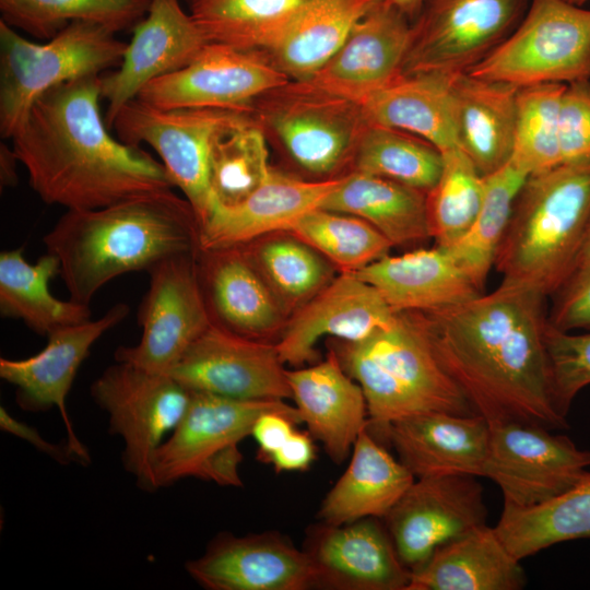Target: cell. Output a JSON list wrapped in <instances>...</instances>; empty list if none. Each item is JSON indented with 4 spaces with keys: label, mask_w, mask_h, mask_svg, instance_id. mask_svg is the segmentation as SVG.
I'll list each match as a JSON object with an SVG mask.
<instances>
[{
    "label": "cell",
    "mask_w": 590,
    "mask_h": 590,
    "mask_svg": "<svg viewBox=\"0 0 590 590\" xmlns=\"http://www.w3.org/2000/svg\"><path fill=\"white\" fill-rule=\"evenodd\" d=\"M397 315L373 285L342 272L298 308L275 347L284 365L302 367L317 361L321 338L361 341L390 326Z\"/></svg>",
    "instance_id": "cell-23"
},
{
    "label": "cell",
    "mask_w": 590,
    "mask_h": 590,
    "mask_svg": "<svg viewBox=\"0 0 590 590\" xmlns=\"http://www.w3.org/2000/svg\"><path fill=\"white\" fill-rule=\"evenodd\" d=\"M101 99V74L62 83L35 101L11 138L30 186L47 204L92 210L173 189L161 162L111 137Z\"/></svg>",
    "instance_id": "cell-2"
},
{
    "label": "cell",
    "mask_w": 590,
    "mask_h": 590,
    "mask_svg": "<svg viewBox=\"0 0 590 590\" xmlns=\"http://www.w3.org/2000/svg\"><path fill=\"white\" fill-rule=\"evenodd\" d=\"M152 0H0L1 21L49 40L73 21L102 25L114 33L133 30Z\"/></svg>",
    "instance_id": "cell-38"
},
{
    "label": "cell",
    "mask_w": 590,
    "mask_h": 590,
    "mask_svg": "<svg viewBox=\"0 0 590 590\" xmlns=\"http://www.w3.org/2000/svg\"><path fill=\"white\" fill-rule=\"evenodd\" d=\"M288 81L262 50L209 43L189 64L153 80L137 98L164 109L252 113L261 95Z\"/></svg>",
    "instance_id": "cell-15"
},
{
    "label": "cell",
    "mask_w": 590,
    "mask_h": 590,
    "mask_svg": "<svg viewBox=\"0 0 590 590\" xmlns=\"http://www.w3.org/2000/svg\"><path fill=\"white\" fill-rule=\"evenodd\" d=\"M252 114L298 167L326 179L352 165L369 126L361 104L306 81L290 80L264 93Z\"/></svg>",
    "instance_id": "cell-7"
},
{
    "label": "cell",
    "mask_w": 590,
    "mask_h": 590,
    "mask_svg": "<svg viewBox=\"0 0 590 590\" xmlns=\"http://www.w3.org/2000/svg\"><path fill=\"white\" fill-rule=\"evenodd\" d=\"M185 569L206 590H307L316 582L306 552L279 532L219 533Z\"/></svg>",
    "instance_id": "cell-19"
},
{
    "label": "cell",
    "mask_w": 590,
    "mask_h": 590,
    "mask_svg": "<svg viewBox=\"0 0 590 590\" xmlns=\"http://www.w3.org/2000/svg\"><path fill=\"white\" fill-rule=\"evenodd\" d=\"M468 73L518 87L590 79V9L530 0L515 30Z\"/></svg>",
    "instance_id": "cell-9"
},
{
    "label": "cell",
    "mask_w": 590,
    "mask_h": 590,
    "mask_svg": "<svg viewBox=\"0 0 590 590\" xmlns=\"http://www.w3.org/2000/svg\"><path fill=\"white\" fill-rule=\"evenodd\" d=\"M453 79L436 72L400 73L362 104L365 117L369 125L411 133L440 152L460 146Z\"/></svg>",
    "instance_id": "cell-29"
},
{
    "label": "cell",
    "mask_w": 590,
    "mask_h": 590,
    "mask_svg": "<svg viewBox=\"0 0 590 590\" xmlns=\"http://www.w3.org/2000/svg\"><path fill=\"white\" fill-rule=\"evenodd\" d=\"M353 170L386 178L427 193L442 167L441 152L411 133L369 125L352 163Z\"/></svg>",
    "instance_id": "cell-41"
},
{
    "label": "cell",
    "mask_w": 590,
    "mask_h": 590,
    "mask_svg": "<svg viewBox=\"0 0 590 590\" xmlns=\"http://www.w3.org/2000/svg\"><path fill=\"white\" fill-rule=\"evenodd\" d=\"M210 43L269 50L284 34L305 0H186Z\"/></svg>",
    "instance_id": "cell-37"
},
{
    "label": "cell",
    "mask_w": 590,
    "mask_h": 590,
    "mask_svg": "<svg viewBox=\"0 0 590 590\" xmlns=\"http://www.w3.org/2000/svg\"><path fill=\"white\" fill-rule=\"evenodd\" d=\"M545 342L556 399L568 414L574 398L590 385V330L560 331L547 321Z\"/></svg>",
    "instance_id": "cell-46"
},
{
    "label": "cell",
    "mask_w": 590,
    "mask_h": 590,
    "mask_svg": "<svg viewBox=\"0 0 590 590\" xmlns=\"http://www.w3.org/2000/svg\"><path fill=\"white\" fill-rule=\"evenodd\" d=\"M197 251L168 257L148 271L149 288L138 311L140 341L117 347L116 361L169 374L212 324L199 281Z\"/></svg>",
    "instance_id": "cell-13"
},
{
    "label": "cell",
    "mask_w": 590,
    "mask_h": 590,
    "mask_svg": "<svg viewBox=\"0 0 590 590\" xmlns=\"http://www.w3.org/2000/svg\"><path fill=\"white\" fill-rule=\"evenodd\" d=\"M275 344L212 323L186 351L170 375L191 391L238 400L292 399Z\"/></svg>",
    "instance_id": "cell-18"
},
{
    "label": "cell",
    "mask_w": 590,
    "mask_h": 590,
    "mask_svg": "<svg viewBox=\"0 0 590 590\" xmlns=\"http://www.w3.org/2000/svg\"><path fill=\"white\" fill-rule=\"evenodd\" d=\"M353 273L373 285L396 314L448 308L483 293L450 251L437 245L387 255Z\"/></svg>",
    "instance_id": "cell-28"
},
{
    "label": "cell",
    "mask_w": 590,
    "mask_h": 590,
    "mask_svg": "<svg viewBox=\"0 0 590 590\" xmlns=\"http://www.w3.org/2000/svg\"><path fill=\"white\" fill-rule=\"evenodd\" d=\"M494 528L519 560L557 543L590 538V472L545 503L527 508L504 505Z\"/></svg>",
    "instance_id": "cell-36"
},
{
    "label": "cell",
    "mask_w": 590,
    "mask_h": 590,
    "mask_svg": "<svg viewBox=\"0 0 590 590\" xmlns=\"http://www.w3.org/2000/svg\"><path fill=\"white\" fill-rule=\"evenodd\" d=\"M91 397L107 414L110 434L122 440L125 470L142 491L158 489L153 458L185 415L191 390L168 373L116 361L93 381Z\"/></svg>",
    "instance_id": "cell-10"
},
{
    "label": "cell",
    "mask_w": 590,
    "mask_h": 590,
    "mask_svg": "<svg viewBox=\"0 0 590 590\" xmlns=\"http://www.w3.org/2000/svg\"><path fill=\"white\" fill-rule=\"evenodd\" d=\"M527 177L510 161L484 176L483 202L475 220L464 236L447 248L481 292L494 267L516 198Z\"/></svg>",
    "instance_id": "cell-39"
},
{
    "label": "cell",
    "mask_w": 590,
    "mask_h": 590,
    "mask_svg": "<svg viewBox=\"0 0 590 590\" xmlns=\"http://www.w3.org/2000/svg\"><path fill=\"white\" fill-rule=\"evenodd\" d=\"M286 375L302 423L335 464L343 463L368 426L361 386L331 350L324 361L287 369Z\"/></svg>",
    "instance_id": "cell-26"
},
{
    "label": "cell",
    "mask_w": 590,
    "mask_h": 590,
    "mask_svg": "<svg viewBox=\"0 0 590 590\" xmlns=\"http://www.w3.org/2000/svg\"><path fill=\"white\" fill-rule=\"evenodd\" d=\"M556 294L548 324L560 331L590 330V267L575 272Z\"/></svg>",
    "instance_id": "cell-48"
},
{
    "label": "cell",
    "mask_w": 590,
    "mask_h": 590,
    "mask_svg": "<svg viewBox=\"0 0 590 590\" xmlns=\"http://www.w3.org/2000/svg\"><path fill=\"white\" fill-rule=\"evenodd\" d=\"M343 272H355L389 255L392 245L373 225L352 214L312 209L288 231Z\"/></svg>",
    "instance_id": "cell-44"
},
{
    "label": "cell",
    "mask_w": 590,
    "mask_h": 590,
    "mask_svg": "<svg viewBox=\"0 0 590 590\" xmlns=\"http://www.w3.org/2000/svg\"><path fill=\"white\" fill-rule=\"evenodd\" d=\"M305 180L272 169L264 182L235 205L213 202L200 225L199 246L214 250L237 247L267 234L286 231L306 212L320 208L339 184Z\"/></svg>",
    "instance_id": "cell-24"
},
{
    "label": "cell",
    "mask_w": 590,
    "mask_h": 590,
    "mask_svg": "<svg viewBox=\"0 0 590 590\" xmlns=\"http://www.w3.org/2000/svg\"><path fill=\"white\" fill-rule=\"evenodd\" d=\"M410 38L408 16L388 0H380L306 82L362 105L401 73Z\"/></svg>",
    "instance_id": "cell-22"
},
{
    "label": "cell",
    "mask_w": 590,
    "mask_h": 590,
    "mask_svg": "<svg viewBox=\"0 0 590 590\" xmlns=\"http://www.w3.org/2000/svg\"><path fill=\"white\" fill-rule=\"evenodd\" d=\"M320 208L363 219L392 247L432 237L426 193L386 178L358 172L341 176Z\"/></svg>",
    "instance_id": "cell-33"
},
{
    "label": "cell",
    "mask_w": 590,
    "mask_h": 590,
    "mask_svg": "<svg viewBox=\"0 0 590 590\" xmlns=\"http://www.w3.org/2000/svg\"><path fill=\"white\" fill-rule=\"evenodd\" d=\"M19 162L13 148L0 145V181L1 187L14 186L17 182L16 163Z\"/></svg>",
    "instance_id": "cell-52"
},
{
    "label": "cell",
    "mask_w": 590,
    "mask_h": 590,
    "mask_svg": "<svg viewBox=\"0 0 590 590\" xmlns=\"http://www.w3.org/2000/svg\"><path fill=\"white\" fill-rule=\"evenodd\" d=\"M303 550L316 573L315 588L406 590L412 571L402 563L379 518L309 528Z\"/></svg>",
    "instance_id": "cell-21"
},
{
    "label": "cell",
    "mask_w": 590,
    "mask_h": 590,
    "mask_svg": "<svg viewBox=\"0 0 590 590\" xmlns=\"http://www.w3.org/2000/svg\"><path fill=\"white\" fill-rule=\"evenodd\" d=\"M588 267H590V220H589L579 252L577 255L571 275L575 272L583 270Z\"/></svg>",
    "instance_id": "cell-53"
},
{
    "label": "cell",
    "mask_w": 590,
    "mask_h": 590,
    "mask_svg": "<svg viewBox=\"0 0 590 590\" xmlns=\"http://www.w3.org/2000/svg\"><path fill=\"white\" fill-rule=\"evenodd\" d=\"M132 32L120 64L101 74L108 128L121 107L137 98L146 84L186 67L210 43L179 0H152Z\"/></svg>",
    "instance_id": "cell-20"
},
{
    "label": "cell",
    "mask_w": 590,
    "mask_h": 590,
    "mask_svg": "<svg viewBox=\"0 0 590 590\" xmlns=\"http://www.w3.org/2000/svg\"><path fill=\"white\" fill-rule=\"evenodd\" d=\"M415 476L367 428L357 437L349 465L323 498L318 517L328 524L382 519Z\"/></svg>",
    "instance_id": "cell-31"
},
{
    "label": "cell",
    "mask_w": 590,
    "mask_h": 590,
    "mask_svg": "<svg viewBox=\"0 0 590 590\" xmlns=\"http://www.w3.org/2000/svg\"><path fill=\"white\" fill-rule=\"evenodd\" d=\"M519 87L463 73L453 79L459 145L482 176L509 163Z\"/></svg>",
    "instance_id": "cell-32"
},
{
    "label": "cell",
    "mask_w": 590,
    "mask_h": 590,
    "mask_svg": "<svg viewBox=\"0 0 590 590\" xmlns=\"http://www.w3.org/2000/svg\"><path fill=\"white\" fill-rule=\"evenodd\" d=\"M590 220V161L530 175L494 267L503 284L556 294L571 275Z\"/></svg>",
    "instance_id": "cell-4"
},
{
    "label": "cell",
    "mask_w": 590,
    "mask_h": 590,
    "mask_svg": "<svg viewBox=\"0 0 590 590\" xmlns=\"http://www.w3.org/2000/svg\"><path fill=\"white\" fill-rule=\"evenodd\" d=\"M249 114L221 108L164 109L134 98L121 107L111 128L121 142L146 143L155 150L174 187L191 204L200 227L212 202L209 167L213 143Z\"/></svg>",
    "instance_id": "cell-11"
},
{
    "label": "cell",
    "mask_w": 590,
    "mask_h": 590,
    "mask_svg": "<svg viewBox=\"0 0 590 590\" xmlns=\"http://www.w3.org/2000/svg\"><path fill=\"white\" fill-rule=\"evenodd\" d=\"M545 296L503 284L457 306L405 314L489 425L566 427L545 342ZM401 314V312H400Z\"/></svg>",
    "instance_id": "cell-1"
},
{
    "label": "cell",
    "mask_w": 590,
    "mask_h": 590,
    "mask_svg": "<svg viewBox=\"0 0 590 590\" xmlns=\"http://www.w3.org/2000/svg\"><path fill=\"white\" fill-rule=\"evenodd\" d=\"M237 247L260 272L283 309L302 307L333 280L327 259L294 235Z\"/></svg>",
    "instance_id": "cell-42"
},
{
    "label": "cell",
    "mask_w": 590,
    "mask_h": 590,
    "mask_svg": "<svg viewBox=\"0 0 590 590\" xmlns=\"http://www.w3.org/2000/svg\"><path fill=\"white\" fill-rule=\"evenodd\" d=\"M284 400H238L191 391L188 409L153 458L157 488L193 477L239 487V442L264 412L292 410Z\"/></svg>",
    "instance_id": "cell-8"
},
{
    "label": "cell",
    "mask_w": 590,
    "mask_h": 590,
    "mask_svg": "<svg viewBox=\"0 0 590 590\" xmlns=\"http://www.w3.org/2000/svg\"><path fill=\"white\" fill-rule=\"evenodd\" d=\"M199 233L191 204L169 189L104 208L67 210L44 244L60 262L70 299L90 306L113 279L196 252Z\"/></svg>",
    "instance_id": "cell-3"
},
{
    "label": "cell",
    "mask_w": 590,
    "mask_h": 590,
    "mask_svg": "<svg viewBox=\"0 0 590 590\" xmlns=\"http://www.w3.org/2000/svg\"><path fill=\"white\" fill-rule=\"evenodd\" d=\"M489 427L484 476L499 486L504 505L527 508L545 503L590 472V450L579 449L567 436L515 422Z\"/></svg>",
    "instance_id": "cell-14"
},
{
    "label": "cell",
    "mask_w": 590,
    "mask_h": 590,
    "mask_svg": "<svg viewBox=\"0 0 590 590\" xmlns=\"http://www.w3.org/2000/svg\"><path fill=\"white\" fill-rule=\"evenodd\" d=\"M530 0H425L401 73H468L523 17Z\"/></svg>",
    "instance_id": "cell-12"
},
{
    "label": "cell",
    "mask_w": 590,
    "mask_h": 590,
    "mask_svg": "<svg viewBox=\"0 0 590 590\" xmlns=\"http://www.w3.org/2000/svg\"><path fill=\"white\" fill-rule=\"evenodd\" d=\"M441 156V173L426 193V208L432 237L437 246L449 248L464 236L481 209L484 176L460 146Z\"/></svg>",
    "instance_id": "cell-43"
},
{
    "label": "cell",
    "mask_w": 590,
    "mask_h": 590,
    "mask_svg": "<svg viewBox=\"0 0 590 590\" xmlns=\"http://www.w3.org/2000/svg\"><path fill=\"white\" fill-rule=\"evenodd\" d=\"M527 575L487 524L440 546L412 571L406 590H520Z\"/></svg>",
    "instance_id": "cell-30"
},
{
    "label": "cell",
    "mask_w": 590,
    "mask_h": 590,
    "mask_svg": "<svg viewBox=\"0 0 590 590\" xmlns=\"http://www.w3.org/2000/svg\"><path fill=\"white\" fill-rule=\"evenodd\" d=\"M198 275L212 323L260 340L274 332L283 308L240 247L197 252Z\"/></svg>",
    "instance_id": "cell-27"
},
{
    "label": "cell",
    "mask_w": 590,
    "mask_h": 590,
    "mask_svg": "<svg viewBox=\"0 0 590 590\" xmlns=\"http://www.w3.org/2000/svg\"><path fill=\"white\" fill-rule=\"evenodd\" d=\"M379 1L305 0L281 38L264 52L290 80L306 81Z\"/></svg>",
    "instance_id": "cell-34"
},
{
    "label": "cell",
    "mask_w": 590,
    "mask_h": 590,
    "mask_svg": "<svg viewBox=\"0 0 590 590\" xmlns=\"http://www.w3.org/2000/svg\"><path fill=\"white\" fill-rule=\"evenodd\" d=\"M574 5H577V7H582L586 2H588L589 0H565Z\"/></svg>",
    "instance_id": "cell-55"
},
{
    "label": "cell",
    "mask_w": 590,
    "mask_h": 590,
    "mask_svg": "<svg viewBox=\"0 0 590 590\" xmlns=\"http://www.w3.org/2000/svg\"><path fill=\"white\" fill-rule=\"evenodd\" d=\"M386 439L415 479L449 474L484 476L491 427L479 414L428 412L393 422Z\"/></svg>",
    "instance_id": "cell-25"
},
{
    "label": "cell",
    "mask_w": 590,
    "mask_h": 590,
    "mask_svg": "<svg viewBox=\"0 0 590 590\" xmlns=\"http://www.w3.org/2000/svg\"><path fill=\"white\" fill-rule=\"evenodd\" d=\"M302 423L296 408L292 410H273L262 413L255 422L251 435L259 450L258 459L267 462L295 432V425Z\"/></svg>",
    "instance_id": "cell-49"
},
{
    "label": "cell",
    "mask_w": 590,
    "mask_h": 590,
    "mask_svg": "<svg viewBox=\"0 0 590 590\" xmlns=\"http://www.w3.org/2000/svg\"><path fill=\"white\" fill-rule=\"evenodd\" d=\"M268 138L252 113L223 131L210 154L212 202L235 205L269 177Z\"/></svg>",
    "instance_id": "cell-40"
},
{
    "label": "cell",
    "mask_w": 590,
    "mask_h": 590,
    "mask_svg": "<svg viewBox=\"0 0 590 590\" xmlns=\"http://www.w3.org/2000/svg\"><path fill=\"white\" fill-rule=\"evenodd\" d=\"M398 8L410 21H414L420 14L425 0H388Z\"/></svg>",
    "instance_id": "cell-54"
},
{
    "label": "cell",
    "mask_w": 590,
    "mask_h": 590,
    "mask_svg": "<svg viewBox=\"0 0 590 590\" xmlns=\"http://www.w3.org/2000/svg\"><path fill=\"white\" fill-rule=\"evenodd\" d=\"M558 139L562 164L590 161V79L565 85Z\"/></svg>",
    "instance_id": "cell-47"
},
{
    "label": "cell",
    "mask_w": 590,
    "mask_h": 590,
    "mask_svg": "<svg viewBox=\"0 0 590 590\" xmlns=\"http://www.w3.org/2000/svg\"><path fill=\"white\" fill-rule=\"evenodd\" d=\"M60 275L58 258L47 252L34 264L26 261L23 249L0 253V311L4 317L21 319L31 330L48 335L56 329L91 319L88 305L56 298L49 282Z\"/></svg>",
    "instance_id": "cell-35"
},
{
    "label": "cell",
    "mask_w": 590,
    "mask_h": 590,
    "mask_svg": "<svg viewBox=\"0 0 590 590\" xmlns=\"http://www.w3.org/2000/svg\"><path fill=\"white\" fill-rule=\"evenodd\" d=\"M565 85L542 83L518 90L510 162L528 176L562 165L558 116Z\"/></svg>",
    "instance_id": "cell-45"
},
{
    "label": "cell",
    "mask_w": 590,
    "mask_h": 590,
    "mask_svg": "<svg viewBox=\"0 0 590 590\" xmlns=\"http://www.w3.org/2000/svg\"><path fill=\"white\" fill-rule=\"evenodd\" d=\"M316 458L311 435L307 432H295L268 459L276 472L306 471Z\"/></svg>",
    "instance_id": "cell-51"
},
{
    "label": "cell",
    "mask_w": 590,
    "mask_h": 590,
    "mask_svg": "<svg viewBox=\"0 0 590 590\" xmlns=\"http://www.w3.org/2000/svg\"><path fill=\"white\" fill-rule=\"evenodd\" d=\"M476 477H418L382 518L400 559L411 571L440 546L486 524L483 486Z\"/></svg>",
    "instance_id": "cell-16"
},
{
    "label": "cell",
    "mask_w": 590,
    "mask_h": 590,
    "mask_svg": "<svg viewBox=\"0 0 590 590\" xmlns=\"http://www.w3.org/2000/svg\"><path fill=\"white\" fill-rule=\"evenodd\" d=\"M0 428L8 434L25 440L60 464L78 463L75 456L66 442L60 445L48 441L37 428L12 416L3 406L0 408Z\"/></svg>",
    "instance_id": "cell-50"
},
{
    "label": "cell",
    "mask_w": 590,
    "mask_h": 590,
    "mask_svg": "<svg viewBox=\"0 0 590 590\" xmlns=\"http://www.w3.org/2000/svg\"><path fill=\"white\" fill-rule=\"evenodd\" d=\"M129 311L127 304L117 303L98 319L54 330L47 335L45 347L35 355L0 358V377L15 387V400L22 410L35 413L58 409L66 428V444L82 465L90 464L91 456L73 428L67 397L92 345Z\"/></svg>",
    "instance_id": "cell-17"
},
{
    "label": "cell",
    "mask_w": 590,
    "mask_h": 590,
    "mask_svg": "<svg viewBox=\"0 0 590 590\" xmlns=\"http://www.w3.org/2000/svg\"><path fill=\"white\" fill-rule=\"evenodd\" d=\"M334 352L361 386L368 409V432L378 440L401 418L428 412L476 414L405 314L364 340H338Z\"/></svg>",
    "instance_id": "cell-5"
},
{
    "label": "cell",
    "mask_w": 590,
    "mask_h": 590,
    "mask_svg": "<svg viewBox=\"0 0 590 590\" xmlns=\"http://www.w3.org/2000/svg\"><path fill=\"white\" fill-rule=\"evenodd\" d=\"M127 43L116 33L73 21L46 43L22 37L0 20V133L11 139L32 105L47 91L117 68Z\"/></svg>",
    "instance_id": "cell-6"
}]
</instances>
